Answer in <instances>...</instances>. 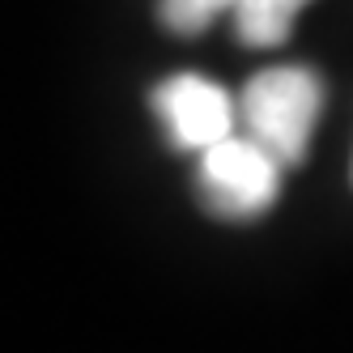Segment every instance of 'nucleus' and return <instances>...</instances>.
<instances>
[{
    "instance_id": "20e7f679",
    "label": "nucleus",
    "mask_w": 353,
    "mask_h": 353,
    "mask_svg": "<svg viewBox=\"0 0 353 353\" xmlns=\"http://www.w3.org/2000/svg\"><path fill=\"white\" fill-rule=\"evenodd\" d=\"M307 0H234V34L247 47H281Z\"/></svg>"
},
{
    "instance_id": "f257e3e1",
    "label": "nucleus",
    "mask_w": 353,
    "mask_h": 353,
    "mask_svg": "<svg viewBox=\"0 0 353 353\" xmlns=\"http://www.w3.org/2000/svg\"><path fill=\"white\" fill-rule=\"evenodd\" d=\"M319 111H323V81L315 68L302 64L264 68L239 94V128L285 166L302 162Z\"/></svg>"
},
{
    "instance_id": "7ed1b4c3",
    "label": "nucleus",
    "mask_w": 353,
    "mask_h": 353,
    "mask_svg": "<svg viewBox=\"0 0 353 353\" xmlns=\"http://www.w3.org/2000/svg\"><path fill=\"white\" fill-rule=\"evenodd\" d=\"M162 132L183 154H205L209 145L239 132V98L200 72H174L149 94Z\"/></svg>"
},
{
    "instance_id": "f03ea898",
    "label": "nucleus",
    "mask_w": 353,
    "mask_h": 353,
    "mask_svg": "<svg viewBox=\"0 0 353 353\" xmlns=\"http://www.w3.org/2000/svg\"><path fill=\"white\" fill-rule=\"evenodd\" d=\"M281 158L268 154L243 128L196 154V192L200 205L221 221L264 217L281 196Z\"/></svg>"
},
{
    "instance_id": "39448f33",
    "label": "nucleus",
    "mask_w": 353,
    "mask_h": 353,
    "mask_svg": "<svg viewBox=\"0 0 353 353\" xmlns=\"http://www.w3.org/2000/svg\"><path fill=\"white\" fill-rule=\"evenodd\" d=\"M230 9H234V0H158L162 26L174 34H200Z\"/></svg>"
}]
</instances>
